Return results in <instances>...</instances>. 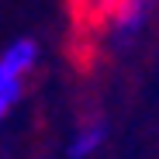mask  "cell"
<instances>
[{
  "label": "cell",
  "instance_id": "obj_1",
  "mask_svg": "<svg viewBox=\"0 0 159 159\" xmlns=\"http://www.w3.org/2000/svg\"><path fill=\"white\" fill-rule=\"evenodd\" d=\"M145 14H149V4L142 0H128V4H114L107 7V31L114 42H128L142 31L145 24Z\"/></svg>",
  "mask_w": 159,
  "mask_h": 159
},
{
  "label": "cell",
  "instance_id": "obj_2",
  "mask_svg": "<svg viewBox=\"0 0 159 159\" xmlns=\"http://www.w3.org/2000/svg\"><path fill=\"white\" fill-rule=\"evenodd\" d=\"M38 62V45L35 38H17L11 42L4 52H0V76L4 80H21L24 83V76H28Z\"/></svg>",
  "mask_w": 159,
  "mask_h": 159
},
{
  "label": "cell",
  "instance_id": "obj_3",
  "mask_svg": "<svg viewBox=\"0 0 159 159\" xmlns=\"http://www.w3.org/2000/svg\"><path fill=\"white\" fill-rule=\"evenodd\" d=\"M104 139H107V125H104L100 118H90V121H83V125L73 131L66 152H69V159H90L104 145Z\"/></svg>",
  "mask_w": 159,
  "mask_h": 159
}]
</instances>
